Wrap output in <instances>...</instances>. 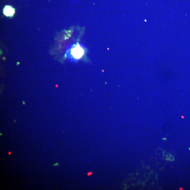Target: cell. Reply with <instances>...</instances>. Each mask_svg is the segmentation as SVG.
<instances>
[{
    "label": "cell",
    "instance_id": "2",
    "mask_svg": "<svg viewBox=\"0 0 190 190\" xmlns=\"http://www.w3.org/2000/svg\"><path fill=\"white\" fill-rule=\"evenodd\" d=\"M3 13L4 15L7 16H12L15 14V10L11 6L6 5L3 9Z\"/></svg>",
    "mask_w": 190,
    "mask_h": 190
},
{
    "label": "cell",
    "instance_id": "3",
    "mask_svg": "<svg viewBox=\"0 0 190 190\" xmlns=\"http://www.w3.org/2000/svg\"><path fill=\"white\" fill-rule=\"evenodd\" d=\"M92 173L91 172H89V173L88 174V175H92Z\"/></svg>",
    "mask_w": 190,
    "mask_h": 190
},
{
    "label": "cell",
    "instance_id": "1",
    "mask_svg": "<svg viewBox=\"0 0 190 190\" xmlns=\"http://www.w3.org/2000/svg\"><path fill=\"white\" fill-rule=\"evenodd\" d=\"M83 47L81 46L80 44H77L71 49V54L76 59H79L83 56L84 54Z\"/></svg>",
    "mask_w": 190,
    "mask_h": 190
}]
</instances>
